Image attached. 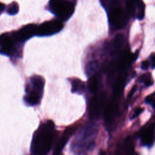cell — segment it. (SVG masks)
I'll use <instances>...</instances> for the list:
<instances>
[{"mask_svg": "<svg viewBox=\"0 0 155 155\" xmlns=\"http://www.w3.org/2000/svg\"><path fill=\"white\" fill-rule=\"evenodd\" d=\"M99 155H106V153L104 151H102V150H101L99 151Z\"/></svg>", "mask_w": 155, "mask_h": 155, "instance_id": "cell-26", "label": "cell"}, {"mask_svg": "<svg viewBox=\"0 0 155 155\" xmlns=\"http://www.w3.org/2000/svg\"><path fill=\"white\" fill-rule=\"evenodd\" d=\"M149 66H150V63H149V61H147V60L144 61L141 64V69L144 70H146L149 69Z\"/></svg>", "mask_w": 155, "mask_h": 155, "instance_id": "cell-22", "label": "cell"}, {"mask_svg": "<svg viewBox=\"0 0 155 155\" xmlns=\"http://www.w3.org/2000/svg\"><path fill=\"white\" fill-rule=\"evenodd\" d=\"M136 86H135V87H134L133 89H132V90H131V91L130 92V94H129V96H131L132 95H133V94H134V92H135V90H136Z\"/></svg>", "mask_w": 155, "mask_h": 155, "instance_id": "cell-25", "label": "cell"}, {"mask_svg": "<svg viewBox=\"0 0 155 155\" xmlns=\"http://www.w3.org/2000/svg\"><path fill=\"white\" fill-rule=\"evenodd\" d=\"M126 8L127 12L130 14L135 12L136 8V0H127L126 3Z\"/></svg>", "mask_w": 155, "mask_h": 155, "instance_id": "cell-18", "label": "cell"}, {"mask_svg": "<svg viewBox=\"0 0 155 155\" xmlns=\"http://www.w3.org/2000/svg\"><path fill=\"white\" fill-rule=\"evenodd\" d=\"M118 105L115 101H113L111 104L109 105L106 112V118L108 121L111 120L115 117V115L116 113Z\"/></svg>", "mask_w": 155, "mask_h": 155, "instance_id": "cell-13", "label": "cell"}, {"mask_svg": "<svg viewBox=\"0 0 155 155\" xmlns=\"http://www.w3.org/2000/svg\"><path fill=\"white\" fill-rule=\"evenodd\" d=\"M124 36L122 34H119L117 35L114 38H113L112 43H111V46L112 47L114 50H118L121 49L124 44Z\"/></svg>", "mask_w": 155, "mask_h": 155, "instance_id": "cell-12", "label": "cell"}, {"mask_svg": "<svg viewBox=\"0 0 155 155\" xmlns=\"http://www.w3.org/2000/svg\"><path fill=\"white\" fill-rule=\"evenodd\" d=\"M75 130V127H69L67 128L66 130H65V131L63 134V135H62L61 137L60 138L55 147V153H58L61 151V150H63V149L67 144L70 136L74 132Z\"/></svg>", "mask_w": 155, "mask_h": 155, "instance_id": "cell-8", "label": "cell"}, {"mask_svg": "<svg viewBox=\"0 0 155 155\" xmlns=\"http://www.w3.org/2000/svg\"><path fill=\"white\" fill-rule=\"evenodd\" d=\"M12 38L7 34L0 35V54L7 56H15V49Z\"/></svg>", "mask_w": 155, "mask_h": 155, "instance_id": "cell-6", "label": "cell"}, {"mask_svg": "<svg viewBox=\"0 0 155 155\" xmlns=\"http://www.w3.org/2000/svg\"><path fill=\"white\" fill-rule=\"evenodd\" d=\"M37 29L38 26L35 24L24 26L15 34L16 38L19 41H25L36 35Z\"/></svg>", "mask_w": 155, "mask_h": 155, "instance_id": "cell-7", "label": "cell"}, {"mask_svg": "<svg viewBox=\"0 0 155 155\" xmlns=\"http://www.w3.org/2000/svg\"><path fill=\"white\" fill-rule=\"evenodd\" d=\"M153 126L149 127L144 129L141 133V141L144 146H150L151 145L153 141Z\"/></svg>", "mask_w": 155, "mask_h": 155, "instance_id": "cell-9", "label": "cell"}, {"mask_svg": "<svg viewBox=\"0 0 155 155\" xmlns=\"http://www.w3.org/2000/svg\"><path fill=\"white\" fill-rule=\"evenodd\" d=\"M98 87V81L96 76H93L89 81V87L91 91L95 92Z\"/></svg>", "mask_w": 155, "mask_h": 155, "instance_id": "cell-16", "label": "cell"}, {"mask_svg": "<svg viewBox=\"0 0 155 155\" xmlns=\"http://www.w3.org/2000/svg\"><path fill=\"white\" fill-rule=\"evenodd\" d=\"M55 136V126L51 120L40 123L31 142L30 155H48Z\"/></svg>", "mask_w": 155, "mask_h": 155, "instance_id": "cell-1", "label": "cell"}, {"mask_svg": "<svg viewBox=\"0 0 155 155\" xmlns=\"http://www.w3.org/2000/svg\"><path fill=\"white\" fill-rule=\"evenodd\" d=\"M85 90L84 82L79 79H74L71 81V91L73 93L82 94Z\"/></svg>", "mask_w": 155, "mask_h": 155, "instance_id": "cell-11", "label": "cell"}, {"mask_svg": "<svg viewBox=\"0 0 155 155\" xmlns=\"http://www.w3.org/2000/svg\"><path fill=\"white\" fill-rule=\"evenodd\" d=\"M144 15H145V6L142 0H140L139 3H138V12L137 18L139 20H142L144 18Z\"/></svg>", "mask_w": 155, "mask_h": 155, "instance_id": "cell-17", "label": "cell"}, {"mask_svg": "<svg viewBox=\"0 0 155 155\" xmlns=\"http://www.w3.org/2000/svg\"><path fill=\"white\" fill-rule=\"evenodd\" d=\"M19 12V6L16 2H13L9 5L7 12L10 15H15Z\"/></svg>", "mask_w": 155, "mask_h": 155, "instance_id": "cell-15", "label": "cell"}, {"mask_svg": "<svg viewBox=\"0 0 155 155\" xmlns=\"http://www.w3.org/2000/svg\"><path fill=\"white\" fill-rule=\"evenodd\" d=\"M151 67L152 69L155 68V54L151 56Z\"/></svg>", "mask_w": 155, "mask_h": 155, "instance_id": "cell-23", "label": "cell"}, {"mask_svg": "<svg viewBox=\"0 0 155 155\" xmlns=\"http://www.w3.org/2000/svg\"><path fill=\"white\" fill-rule=\"evenodd\" d=\"M126 15L122 8L115 7L113 9L109 15V23L115 29H121L126 23Z\"/></svg>", "mask_w": 155, "mask_h": 155, "instance_id": "cell-5", "label": "cell"}, {"mask_svg": "<svg viewBox=\"0 0 155 155\" xmlns=\"http://www.w3.org/2000/svg\"><path fill=\"white\" fill-rule=\"evenodd\" d=\"M49 9L59 19L67 21L74 12V4L67 0H50Z\"/></svg>", "mask_w": 155, "mask_h": 155, "instance_id": "cell-3", "label": "cell"}, {"mask_svg": "<svg viewBox=\"0 0 155 155\" xmlns=\"http://www.w3.org/2000/svg\"><path fill=\"white\" fill-rule=\"evenodd\" d=\"M143 111V109H141V108H139V109H137L135 110V111H134L133 114V116L131 117V119H135L136 118V117H138L141 113V112Z\"/></svg>", "mask_w": 155, "mask_h": 155, "instance_id": "cell-21", "label": "cell"}, {"mask_svg": "<svg viewBox=\"0 0 155 155\" xmlns=\"http://www.w3.org/2000/svg\"><path fill=\"white\" fill-rule=\"evenodd\" d=\"M102 99L95 98L92 100L91 102V107H90V113L91 115H98L100 109L102 106L103 101Z\"/></svg>", "mask_w": 155, "mask_h": 155, "instance_id": "cell-10", "label": "cell"}, {"mask_svg": "<svg viewBox=\"0 0 155 155\" xmlns=\"http://www.w3.org/2000/svg\"><path fill=\"white\" fill-rule=\"evenodd\" d=\"M98 67V63L97 61H91L87 64L86 68V72L88 76H91L94 74Z\"/></svg>", "mask_w": 155, "mask_h": 155, "instance_id": "cell-14", "label": "cell"}, {"mask_svg": "<svg viewBox=\"0 0 155 155\" xmlns=\"http://www.w3.org/2000/svg\"><path fill=\"white\" fill-rule=\"evenodd\" d=\"M55 155H62V154H60V153H55Z\"/></svg>", "mask_w": 155, "mask_h": 155, "instance_id": "cell-27", "label": "cell"}, {"mask_svg": "<svg viewBox=\"0 0 155 155\" xmlns=\"http://www.w3.org/2000/svg\"><path fill=\"white\" fill-rule=\"evenodd\" d=\"M63 28V24L59 20H50L38 26L36 35L39 36H50L58 33Z\"/></svg>", "mask_w": 155, "mask_h": 155, "instance_id": "cell-4", "label": "cell"}, {"mask_svg": "<svg viewBox=\"0 0 155 155\" xmlns=\"http://www.w3.org/2000/svg\"><path fill=\"white\" fill-rule=\"evenodd\" d=\"M140 81L144 83L146 86H150L153 84V82L151 81V78L148 75H144L140 78Z\"/></svg>", "mask_w": 155, "mask_h": 155, "instance_id": "cell-19", "label": "cell"}, {"mask_svg": "<svg viewBox=\"0 0 155 155\" xmlns=\"http://www.w3.org/2000/svg\"><path fill=\"white\" fill-rule=\"evenodd\" d=\"M5 4L2 3H0V15L2 14V12L4 11V9H5Z\"/></svg>", "mask_w": 155, "mask_h": 155, "instance_id": "cell-24", "label": "cell"}, {"mask_svg": "<svg viewBox=\"0 0 155 155\" xmlns=\"http://www.w3.org/2000/svg\"><path fill=\"white\" fill-rule=\"evenodd\" d=\"M102 4L106 8H113L116 4V0H102Z\"/></svg>", "mask_w": 155, "mask_h": 155, "instance_id": "cell-20", "label": "cell"}, {"mask_svg": "<svg viewBox=\"0 0 155 155\" xmlns=\"http://www.w3.org/2000/svg\"><path fill=\"white\" fill-rule=\"evenodd\" d=\"M45 80L41 75L30 77L25 85L24 104L29 107H36L40 104L44 94Z\"/></svg>", "mask_w": 155, "mask_h": 155, "instance_id": "cell-2", "label": "cell"}]
</instances>
